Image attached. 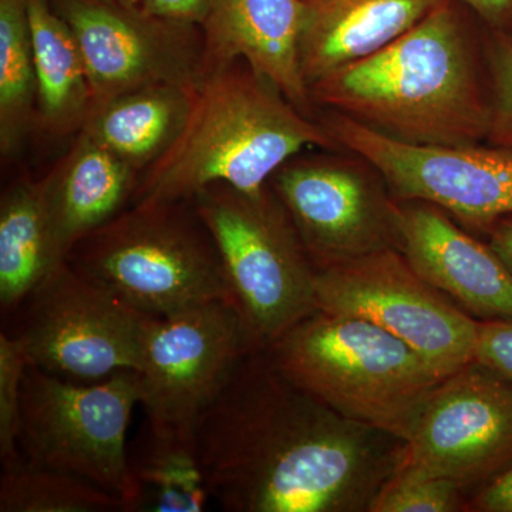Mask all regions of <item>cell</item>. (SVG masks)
I'll return each instance as SVG.
<instances>
[{
  "mask_svg": "<svg viewBox=\"0 0 512 512\" xmlns=\"http://www.w3.org/2000/svg\"><path fill=\"white\" fill-rule=\"evenodd\" d=\"M353 156H296L269 181L315 269L397 248V201L379 171Z\"/></svg>",
  "mask_w": 512,
  "mask_h": 512,
  "instance_id": "obj_11",
  "label": "cell"
},
{
  "mask_svg": "<svg viewBox=\"0 0 512 512\" xmlns=\"http://www.w3.org/2000/svg\"><path fill=\"white\" fill-rule=\"evenodd\" d=\"M471 507L483 512H512V467L485 484Z\"/></svg>",
  "mask_w": 512,
  "mask_h": 512,
  "instance_id": "obj_30",
  "label": "cell"
},
{
  "mask_svg": "<svg viewBox=\"0 0 512 512\" xmlns=\"http://www.w3.org/2000/svg\"><path fill=\"white\" fill-rule=\"evenodd\" d=\"M29 362L18 340L0 333V460L3 470L23 460L19 451L22 382Z\"/></svg>",
  "mask_w": 512,
  "mask_h": 512,
  "instance_id": "obj_26",
  "label": "cell"
},
{
  "mask_svg": "<svg viewBox=\"0 0 512 512\" xmlns=\"http://www.w3.org/2000/svg\"><path fill=\"white\" fill-rule=\"evenodd\" d=\"M396 467L450 478L463 488L510 470L512 380L476 360L441 380L399 448Z\"/></svg>",
  "mask_w": 512,
  "mask_h": 512,
  "instance_id": "obj_13",
  "label": "cell"
},
{
  "mask_svg": "<svg viewBox=\"0 0 512 512\" xmlns=\"http://www.w3.org/2000/svg\"><path fill=\"white\" fill-rule=\"evenodd\" d=\"M490 245L512 274V221H498L494 225Z\"/></svg>",
  "mask_w": 512,
  "mask_h": 512,
  "instance_id": "obj_31",
  "label": "cell"
},
{
  "mask_svg": "<svg viewBox=\"0 0 512 512\" xmlns=\"http://www.w3.org/2000/svg\"><path fill=\"white\" fill-rule=\"evenodd\" d=\"M315 292L318 311L375 323L441 379L474 362L480 320L424 281L397 248L316 269Z\"/></svg>",
  "mask_w": 512,
  "mask_h": 512,
  "instance_id": "obj_9",
  "label": "cell"
},
{
  "mask_svg": "<svg viewBox=\"0 0 512 512\" xmlns=\"http://www.w3.org/2000/svg\"><path fill=\"white\" fill-rule=\"evenodd\" d=\"M37 121L28 0H0V150L13 156Z\"/></svg>",
  "mask_w": 512,
  "mask_h": 512,
  "instance_id": "obj_23",
  "label": "cell"
},
{
  "mask_svg": "<svg viewBox=\"0 0 512 512\" xmlns=\"http://www.w3.org/2000/svg\"><path fill=\"white\" fill-rule=\"evenodd\" d=\"M446 0H301V66L313 83L392 43Z\"/></svg>",
  "mask_w": 512,
  "mask_h": 512,
  "instance_id": "obj_17",
  "label": "cell"
},
{
  "mask_svg": "<svg viewBox=\"0 0 512 512\" xmlns=\"http://www.w3.org/2000/svg\"><path fill=\"white\" fill-rule=\"evenodd\" d=\"M379 434L323 406L255 350L202 414L195 447L222 510L340 512L369 508L393 473Z\"/></svg>",
  "mask_w": 512,
  "mask_h": 512,
  "instance_id": "obj_1",
  "label": "cell"
},
{
  "mask_svg": "<svg viewBox=\"0 0 512 512\" xmlns=\"http://www.w3.org/2000/svg\"><path fill=\"white\" fill-rule=\"evenodd\" d=\"M130 467L141 490L140 511L202 512L212 500L195 441L161 437L148 426L128 446Z\"/></svg>",
  "mask_w": 512,
  "mask_h": 512,
  "instance_id": "obj_22",
  "label": "cell"
},
{
  "mask_svg": "<svg viewBox=\"0 0 512 512\" xmlns=\"http://www.w3.org/2000/svg\"><path fill=\"white\" fill-rule=\"evenodd\" d=\"M30 39L37 82V123L66 136L82 130L93 106L82 50L50 0H28Z\"/></svg>",
  "mask_w": 512,
  "mask_h": 512,
  "instance_id": "obj_20",
  "label": "cell"
},
{
  "mask_svg": "<svg viewBox=\"0 0 512 512\" xmlns=\"http://www.w3.org/2000/svg\"><path fill=\"white\" fill-rule=\"evenodd\" d=\"M316 147L343 150L325 124L237 62L202 77L183 130L140 175L131 205L190 201L214 184L259 194L282 165Z\"/></svg>",
  "mask_w": 512,
  "mask_h": 512,
  "instance_id": "obj_3",
  "label": "cell"
},
{
  "mask_svg": "<svg viewBox=\"0 0 512 512\" xmlns=\"http://www.w3.org/2000/svg\"><path fill=\"white\" fill-rule=\"evenodd\" d=\"M57 254L43 180L22 178L0 201V308L12 316L45 276L63 262Z\"/></svg>",
  "mask_w": 512,
  "mask_h": 512,
  "instance_id": "obj_21",
  "label": "cell"
},
{
  "mask_svg": "<svg viewBox=\"0 0 512 512\" xmlns=\"http://www.w3.org/2000/svg\"><path fill=\"white\" fill-rule=\"evenodd\" d=\"M101 2L116 3V5L128 6V8L140 6V0H101Z\"/></svg>",
  "mask_w": 512,
  "mask_h": 512,
  "instance_id": "obj_33",
  "label": "cell"
},
{
  "mask_svg": "<svg viewBox=\"0 0 512 512\" xmlns=\"http://www.w3.org/2000/svg\"><path fill=\"white\" fill-rule=\"evenodd\" d=\"M309 93L312 104L413 146H478L490 127L476 47L451 0Z\"/></svg>",
  "mask_w": 512,
  "mask_h": 512,
  "instance_id": "obj_2",
  "label": "cell"
},
{
  "mask_svg": "<svg viewBox=\"0 0 512 512\" xmlns=\"http://www.w3.org/2000/svg\"><path fill=\"white\" fill-rule=\"evenodd\" d=\"M345 151L373 165L400 201H423L471 227L512 215V151L413 146L332 113L322 121Z\"/></svg>",
  "mask_w": 512,
  "mask_h": 512,
  "instance_id": "obj_12",
  "label": "cell"
},
{
  "mask_svg": "<svg viewBox=\"0 0 512 512\" xmlns=\"http://www.w3.org/2000/svg\"><path fill=\"white\" fill-rule=\"evenodd\" d=\"M397 249L414 271L477 320L512 319V274L491 245L423 201L397 202Z\"/></svg>",
  "mask_w": 512,
  "mask_h": 512,
  "instance_id": "obj_15",
  "label": "cell"
},
{
  "mask_svg": "<svg viewBox=\"0 0 512 512\" xmlns=\"http://www.w3.org/2000/svg\"><path fill=\"white\" fill-rule=\"evenodd\" d=\"M192 202L220 252L251 352L318 311L315 266L271 184L255 195L214 184Z\"/></svg>",
  "mask_w": 512,
  "mask_h": 512,
  "instance_id": "obj_6",
  "label": "cell"
},
{
  "mask_svg": "<svg viewBox=\"0 0 512 512\" xmlns=\"http://www.w3.org/2000/svg\"><path fill=\"white\" fill-rule=\"evenodd\" d=\"M490 23L503 22L512 12V0H463Z\"/></svg>",
  "mask_w": 512,
  "mask_h": 512,
  "instance_id": "obj_32",
  "label": "cell"
},
{
  "mask_svg": "<svg viewBox=\"0 0 512 512\" xmlns=\"http://www.w3.org/2000/svg\"><path fill=\"white\" fill-rule=\"evenodd\" d=\"M212 2L214 0H140V8L161 19L201 28Z\"/></svg>",
  "mask_w": 512,
  "mask_h": 512,
  "instance_id": "obj_29",
  "label": "cell"
},
{
  "mask_svg": "<svg viewBox=\"0 0 512 512\" xmlns=\"http://www.w3.org/2000/svg\"><path fill=\"white\" fill-rule=\"evenodd\" d=\"M66 261L154 318L232 303L220 252L192 200L133 204L80 239Z\"/></svg>",
  "mask_w": 512,
  "mask_h": 512,
  "instance_id": "obj_5",
  "label": "cell"
},
{
  "mask_svg": "<svg viewBox=\"0 0 512 512\" xmlns=\"http://www.w3.org/2000/svg\"><path fill=\"white\" fill-rule=\"evenodd\" d=\"M295 386L346 419L406 441L441 377L409 345L355 316L316 311L268 350Z\"/></svg>",
  "mask_w": 512,
  "mask_h": 512,
  "instance_id": "obj_4",
  "label": "cell"
},
{
  "mask_svg": "<svg viewBox=\"0 0 512 512\" xmlns=\"http://www.w3.org/2000/svg\"><path fill=\"white\" fill-rule=\"evenodd\" d=\"M474 360L512 380V319L480 320Z\"/></svg>",
  "mask_w": 512,
  "mask_h": 512,
  "instance_id": "obj_28",
  "label": "cell"
},
{
  "mask_svg": "<svg viewBox=\"0 0 512 512\" xmlns=\"http://www.w3.org/2000/svg\"><path fill=\"white\" fill-rule=\"evenodd\" d=\"M195 90L160 84L123 94L93 107L80 131L141 175L183 130Z\"/></svg>",
  "mask_w": 512,
  "mask_h": 512,
  "instance_id": "obj_19",
  "label": "cell"
},
{
  "mask_svg": "<svg viewBox=\"0 0 512 512\" xmlns=\"http://www.w3.org/2000/svg\"><path fill=\"white\" fill-rule=\"evenodd\" d=\"M13 336L29 365L63 379L93 383L140 369L153 316L131 308L63 261L19 306Z\"/></svg>",
  "mask_w": 512,
  "mask_h": 512,
  "instance_id": "obj_8",
  "label": "cell"
},
{
  "mask_svg": "<svg viewBox=\"0 0 512 512\" xmlns=\"http://www.w3.org/2000/svg\"><path fill=\"white\" fill-rule=\"evenodd\" d=\"M491 74L490 127L487 140L512 151V42L495 37L488 46Z\"/></svg>",
  "mask_w": 512,
  "mask_h": 512,
  "instance_id": "obj_27",
  "label": "cell"
},
{
  "mask_svg": "<svg viewBox=\"0 0 512 512\" xmlns=\"http://www.w3.org/2000/svg\"><path fill=\"white\" fill-rule=\"evenodd\" d=\"M463 487L450 478L431 476L410 467H394L367 511L453 512L461 510Z\"/></svg>",
  "mask_w": 512,
  "mask_h": 512,
  "instance_id": "obj_25",
  "label": "cell"
},
{
  "mask_svg": "<svg viewBox=\"0 0 512 512\" xmlns=\"http://www.w3.org/2000/svg\"><path fill=\"white\" fill-rule=\"evenodd\" d=\"M140 174L80 131L69 153L43 178L57 254L113 220L131 202Z\"/></svg>",
  "mask_w": 512,
  "mask_h": 512,
  "instance_id": "obj_18",
  "label": "cell"
},
{
  "mask_svg": "<svg viewBox=\"0 0 512 512\" xmlns=\"http://www.w3.org/2000/svg\"><path fill=\"white\" fill-rule=\"evenodd\" d=\"M127 511L116 495L62 471L20 460L0 478V512Z\"/></svg>",
  "mask_w": 512,
  "mask_h": 512,
  "instance_id": "obj_24",
  "label": "cell"
},
{
  "mask_svg": "<svg viewBox=\"0 0 512 512\" xmlns=\"http://www.w3.org/2000/svg\"><path fill=\"white\" fill-rule=\"evenodd\" d=\"M249 349L237 309L214 301L151 318L144 335L140 406L148 429L195 441L202 414L214 403Z\"/></svg>",
  "mask_w": 512,
  "mask_h": 512,
  "instance_id": "obj_10",
  "label": "cell"
},
{
  "mask_svg": "<svg viewBox=\"0 0 512 512\" xmlns=\"http://www.w3.org/2000/svg\"><path fill=\"white\" fill-rule=\"evenodd\" d=\"M73 30L92 87L93 107L144 87L195 90L204 77L200 26L171 22L136 6L50 0Z\"/></svg>",
  "mask_w": 512,
  "mask_h": 512,
  "instance_id": "obj_14",
  "label": "cell"
},
{
  "mask_svg": "<svg viewBox=\"0 0 512 512\" xmlns=\"http://www.w3.org/2000/svg\"><path fill=\"white\" fill-rule=\"evenodd\" d=\"M137 404L136 370L83 383L29 365L22 382L20 454L30 466L84 478L119 497L128 512L140 511L127 444Z\"/></svg>",
  "mask_w": 512,
  "mask_h": 512,
  "instance_id": "obj_7",
  "label": "cell"
},
{
  "mask_svg": "<svg viewBox=\"0 0 512 512\" xmlns=\"http://www.w3.org/2000/svg\"><path fill=\"white\" fill-rule=\"evenodd\" d=\"M205 74L247 63L309 117L313 104L301 66V0H214L201 26Z\"/></svg>",
  "mask_w": 512,
  "mask_h": 512,
  "instance_id": "obj_16",
  "label": "cell"
}]
</instances>
